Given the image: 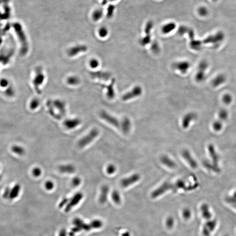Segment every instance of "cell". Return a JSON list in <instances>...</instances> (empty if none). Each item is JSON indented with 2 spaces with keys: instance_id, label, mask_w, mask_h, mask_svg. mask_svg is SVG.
<instances>
[{
  "instance_id": "4fadbf2b",
  "label": "cell",
  "mask_w": 236,
  "mask_h": 236,
  "mask_svg": "<svg viewBox=\"0 0 236 236\" xmlns=\"http://www.w3.org/2000/svg\"><path fill=\"white\" fill-rule=\"evenodd\" d=\"M83 195L81 192H77L72 197L70 200V202L66 207V209L70 210L72 208L77 205L80 201L83 199Z\"/></svg>"
},
{
  "instance_id": "ee69618b",
  "label": "cell",
  "mask_w": 236,
  "mask_h": 236,
  "mask_svg": "<svg viewBox=\"0 0 236 236\" xmlns=\"http://www.w3.org/2000/svg\"><path fill=\"white\" fill-rule=\"evenodd\" d=\"M45 188L48 191H51L54 188V184L52 181H47L44 184Z\"/></svg>"
},
{
  "instance_id": "ab89813d",
  "label": "cell",
  "mask_w": 236,
  "mask_h": 236,
  "mask_svg": "<svg viewBox=\"0 0 236 236\" xmlns=\"http://www.w3.org/2000/svg\"><path fill=\"white\" fill-rule=\"evenodd\" d=\"M175 219L172 216L168 217L166 220V225L169 229H171L174 226Z\"/></svg>"
},
{
  "instance_id": "83f0119b",
  "label": "cell",
  "mask_w": 236,
  "mask_h": 236,
  "mask_svg": "<svg viewBox=\"0 0 236 236\" xmlns=\"http://www.w3.org/2000/svg\"><path fill=\"white\" fill-rule=\"evenodd\" d=\"M218 119L224 122L228 119L229 117V113L227 110L222 109L219 111L218 113Z\"/></svg>"
},
{
  "instance_id": "ba28073f",
  "label": "cell",
  "mask_w": 236,
  "mask_h": 236,
  "mask_svg": "<svg viewBox=\"0 0 236 236\" xmlns=\"http://www.w3.org/2000/svg\"><path fill=\"white\" fill-rule=\"evenodd\" d=\"M190 63L187 61H181L175 62L172 65V68L175 70L179 71L180 72L184 74L186 73L190 68Z\"/></svg>"
},
{
  "instance_id": "c3c4849f",
  "label": "cell",
  "mask_w": 236,
  "mask_h": 236,
  "mask_svg": "<svg viewBox=\"0 0 236 236\" xmlns=\"http://www.w3.org/2000/svg\"><path fill=\"white\" fill-rule=\"evenodd\" d=\"M151 49L152 51L155 53H158L160 51L159 44L156 41L153 42L151 45Z\"/></svg>"
},
{
  "instance_id": "f1b7e54d",
  "label": "cell",
  "mask_w": 236,
  "mask_h": 236,
  "mask_svg": "<svg viewBox=\"0 0 236 236\" xmlns=\"http://www.w3.org/2000/svg\"><path fill=\"white\" fill-rule=\"evenodd\" d=\"M47 106L48 108L49 112L50 114V115L52 116L53 118H56L57 119H60L61 118V116L57 114L55 111V108L52 105V102H47Z\"/></svg>"
},
{
  "instance_id": "b9f144b4",
  "label": "cell",
  "mask_w": 236,
  "mask_h": 236,
  "mask_svg": "<svg viewBox=\"0 0 236 236\" xmlns=\"http://www.w3.org/2000/svg\"><path fill=\"white\" fill-rule=\"evenodd\" d=\"M190 28H188L187 26H180L178 29V33L180 35H183L184 34L187 33L188 30Z\"/></svg>"
},
{
  "instance_id": "681fc988",
  "label": "cell",
  "mask_w": 236,
  "mask_h": 236,
  "mask_svg": "<svg viewBox=\"0 0 236 236\" xmlns=\"http://www.w3.org/2000/svg\"><path fill=\"white\" fill-rule=\"evenodd\" d=\"M89 64H90V67L92 68L95 69L99 67V62L97 59H93L90 61Z\"/></svg>"
},
{
  "instance_id": "f35d334b",
  "label": "cell",
  "mask_w": 236,
  "mask_h": 236,
  "mask_svg": "<svg viewBox=\"0 0 236 236\" xmlns=\"http://www.w3.org/2000/svg\"><path fill=\"white\" fill-rule=\"evenodd\" d=\"M197 12L200 16L204 17V16L207 15L208 13V11L207 9L205 7L202 6L198 8Z\"/></svg>"
},
{
  "instance_id": "4dcf8cb0",
  "label": "cell",
  "mask_w": 236,
  "mask_h": 236,
  "mask_svg": "<svg viewBox=\"0 0 236 236\" xmlns=\"http://www.w3.org/2000/svg\"><path fill=\"white\" fill-rule=\"evenodd\" d=\"M11 150L13 153H16L17 155H24L26 153L25 149L22 146L19 145H14L11 147Z\"/></svg>"
},
{
  "instance_id": "5bb4252c",
  "label": "cell",
  "mask_w": 236,
  "mask_h": 236,
  "mask_svg": "<svg viewBox=\"0 0 236 236\" xmlns=\"http://www.w3.org/2000/svg\"><path fill=\"white\" fill-rule=\"evenodd\" d=\"M52 105L55 109L57 110L61 116H65L66 113V104L61 100H56L52 102Z\"/></svg>"
},
{
  "instance_id": "44dd1931",
  "label": "cell",
  "mask_w": 236,
  "mask_h": 236,
  "mask_svg": "<svg viewBox=\"0 0 236 236\" xmlns=\"http://www.w3.org/2000/svg\"><path fill=\"white\" fill-rule=\"evenodd\" d=\"M21 188V186L19 184H16L12 188H10L8 199L14 200L17 198L20 194Z\"/></svg>"
},
{
  "instance_id": "9a60e30c",
  "label": "cell",
  "mask_w": 236,
  "mask_h": 236,
  "mask_svg": "<svg viewBox=\"0 0 236 236\" xmlns=\"http://www.w3.org/2000/svg\"><path fill=\"white\" fill-rule=\"evenodd\" d=\"M90 75L92 78L99 79L105 81L109 80L111 77V74L110 73L102 71L92 72Z\"/></svg>"
},
{
  "instance_id": "7bdbcfd3",
  "label": "cell",
  "mask_w": 236,
  "mask_h": 236,
  "mask_svg": "<svg viewBox=\"0 0 236 236\" xmlns=\"http://www.w3.org/2000/svg\"><path fill=\"white\" fill-rule=\"evenodd\" d=\"M32 173L35 177H39L42 173V171L39 167H35L32 170Z\"/></svg>"
},
{
  "instance_id": "11a10c76",
  "label": "cell",
  "mask_w": 236,
  "mask_h": 236,
  "mask_svg": "<svg viewBox=\"0 0 236 236\" xmlns=\"http://www.w3.org/2000/svg\"><path fill=\"white\" fill-rule=\"evenodd\" d=\"M213 1H216V0H213Z\"/></svg>"
},
{
  "instance_id": "f907efd6",
  "label": "cell",
  "mask_w": 236,
  "mask_h": 236,
  "mask_svg": "<svg viewBox=\"0 0 236 236\" xmlns=\"http://www.w3.org/2000/svg\"><path fill=\"white\" fill-rule=\"evenodd\" d=\"M8 84V82L6 79H2L0 81V85L2 87H5Z\"/></svg>"
},
{
  "instance_id": "f5cc1de1",
  "label": "cell",
  "mask_w": 236,
  "mask_h": 236,
  "mask_svg": "<svg viewBox=\"0 0 236 236\" xmlns=\"http://www.w3.org/2000/svg\"><path fill=\"white\" fill-rule=\"evenodd\" d=\"M109 1L111 2H117L118 0H109Z\"/></svg>"
},
{
  "instance_id": "7a4b0ae2",
  "label": "cell",
  "mask_w": 236,
  "mask_h": 236,
  "mask_svg": "<svg viewBox=\"0 0 236 236\" xmlns=\"http://www.w3.org/2000/svg\"><path fill=\"white\" fill-rule=\"evenodd\" d=\"M172 190L173 191H177L178 190L176 182L174 183L166 181L162 184L161 186L155 189L151 193L152 198H156L163 195L165 192L168 190Z\"/></svg>"
},
{
  "instance_id": "d4e9b609",
  "label": "cell",
  "mask_w": 236,
  "mask_h": 236,
  "mask_svg": "<svg viewBox=\"0 0 236 236\" xmlns=\"http://www.w3.org/2000/svg\"><path fill=\"white\" fill-rule=\"evenodd\" d=\"M209 149L210 156L211 157V158H212L216 167H218L219 157L218 154L216 153L212 145H210L209 147Z\"/></svg>"
},
{
  "instance_id": "8d00e7d4",
  "label": "cell",
  "mask_w": 236,
  "mask_h": 236,
  "mask_svg": "<svg viewBox=\"0 0 236 236\" xmlns=\"http://www.w3.org/2000/svg\"><path fill=\"white\" fill-rule=\"evenodd\" d=\"M99 36L102 38H105L107 36L109 33V31L106 27H102L100 28L99 30Z\"/></svg>"
},
{
  "instance_id": "5b68a950",
  "label": "cell",
  "mask_w": 236,
  "mask_h": 236,
  "mask_svg": "<svg viewBox=\"0 0 236 236\" xmlns=\"http://www.w3.org/2000/svg\"><path fill=\"white\" fill-rule=\"evenodd\" d=\"M45 78V77L42 72V68L40 67L37 68L36 71V75L33 80V83L35 90L37 92L38 94H40L41 93L40 87L43 83Z\"/></svg>"
},
{
  "instance_id": "8992f818",
  "label": "cell",
  "mask_w": 236,
  "mask_h": 236,
  "mask_svg": "<svg viewBox=\"0 0 236 236\" xmlns=\"http://www.w3.org/2000/svg\"><path fill=\"white\" fill-rule=\"evenodd\" d=\"M143 93L142 88L140 86H136L130 92H127L122 96V100L127 101L137 98L142 95Z\"/></svg>"
},
{
  "instance_id": "52a82bcc",
  "label": "cell",
  "mask_w": 236,
  "mask_h": 236,
  "mask_svg": "<svg viewBox=\"0 0 236 236\" xmlns=\"http://www.w3.org/2000/svg\"><path fill=\"white\" fill-rule=\"evenodd\" d=\"M100 115L101 118L108 122L111 125H112L114 127H117L118 129L120 128L121 123L119 122L118 119L115 117H114L112 115H111L109 113L105 111H102Z\"/></svg>"
},
{
  "instance_id": "e575fe53",
  "label": "cell",
  "mask_w": 236,
  "mask_h": 236,
  "mask_svg": "<svg viewBox=\"0 0 236 236\" xmlns=\"http://www.w3.org/2000/svg\"><path fill=\"white\" fill-rule=\"evenodd\" d=\"M222 101L224 104L226 105L231 104L233 101V97L229 93L224 94L222 97Z\"/></svg>"
},
{
  "instance_id": "e0dca14e",
  "label": "cell",
  "mask_w": 236,
  "mask_h": 236,
  "mask_svg": "<svg viewBox=\"0 0 236 236\" xmlns=\"http://www.w3.org/2000/svg\"><path fill=\"white\" fill-rule=\"evenodd\" d=\"M58 170L62 173L72 174L76 171L75 167L72 164L61 165L58 167Z\"/></svg>"
},
{
  "instance_id": "277c9868",
  "label": "cell",
  "mask_w": 236,
  "mask_h": 236,
  "mask_svg": "<svg viewBox=\"0 0 236 236\" xmlns=\"http://www.w3.org/2000/svg\"><path fill=\"white\" fill-rule=\"evenodd\" d=\"M225 35L223 32H218L214 35H211L203 40V42L206 44H211L215 47L219 46L224 40Z\"/></svg>"
},
{
  "instance_id": "f546056e",
  "label": "cell",
  "mask_w": 236,
  "mask_h": 236,
  "mask_svg": "<svg viewBox=\"0 0 236 236\" xmlns=\"http://www.w3.org/2000/svg\"><path fill=\"white\" fill-rule=\"evenodd\" d=\"M206 76L205 71L198 70L195 75V79L197 82L200 83L206 79Z\"/></svg>"
},
{
  "instance_id": "d6986e66",
  "label": "cell",
  "mask_w": 236,
  "mask_h": 236,
  "mask_svg": "<svg viewBox=\"0 0 236 236\" xmlns=\"http://www.w3.org/2000/svg\"><path fill=\"white\" fill-rule=\"evenodd\" d=\"M115 83V79L114 78L112 79L111 80V82L109 85H105L101 84V86L106 88L107 90V97L109 99H113L115 96V92L114 86Z\"/></svg>"
},
{
  "instance_id": "3957f363",
  "label": "cell",
  "mask_w": 236,
  "mask_h": 236,
  "mask_svg": "<svg viewBox=\"0 0 236 236\" xmlns=\"http://www.w3.org/2000/svg\"><path fill=\"white\" fill-rule=\"evenodd\" d=\"M99 134V131L97 128L92 129L86 135L79 140L77 146L79 148H83L94 140Z\"/></svg>"
},
{
  "instance_id": "ac0fdd59",
  "label": "cell",
  "mask_w": 236,
  "mask_h": 236,
  "mask_svg": "<svg viewBox=\"0 0 236 236\" xmlns=\"http://www.w3.org/2000/svg\"><path fill=\"white\" fill-rule=\"evenodd\" d=\"M176 28L177 25L175 22H168L162 26L161 32L164 34H168L175 30Z\"/></svg>"
},
{
  "instance_id": "60d3db41",
  "label": "cell",
  "mask_w": 236,
  "mask_h": 236,
  "mask_svg": "<svg viewBox=\"0 0 236 236\" xmlns=\"http://www.w3.org/2000/svg\"><path fill=\"white\" fill-rule=\"evenodd\" d=\"M116 171V168L113 164H110L106 168V172L108 174L112 175Z\"/></svg>"
},
{
  "instance_id": "4316f807",
  "label": "cell",
  "mask_w": 236,
  "mask_h": 236,
  "mask_svg": "<svg viewBox=\"0 0 236 236\" xmlns=\"http://www.w3.org/2000/svg\"><path fill=\"white\" fill-rule=\"evenodd\" d=\"M223 122L219 119L215 120L212 125V127L213 131L216 132H219L222 131L223 127Z\"/></svg>"
},
{
  "instance_id": "603a6c76",
  "label": "cell",
  "mask_w": 236,
  "mask_h": 236,
  "mask_svg": "<svg viewBox=\"0 0 236 236\" xmlns=\"http://www.w3.org/2000/svg\"><path fill=\"white\" fill-rule=\"evenodd\" d=\"M109 192V187L108 185H104L101 188L100 195L99 200L101 203H104L107 200Z\"/></svg>"
},
{
  "instance_id": "2e32d148",
  "label": "cell",
  "mask_w": 236,
  "mask_h": 236,
  "mask_svg": "<svg viewBox=\"0 0 236 236\" xmlns=\"http://www.w3.org/2000/svg\"><path fill=\"white\" fill-rule=\"evenodd\" d=\"M197 115L194 112H189L186 114L182 118V126L184 129H187L190 123L197 118Z\"/></svg>"
},
{
  "instance_id": "d590c367",
  "label": "cell",
  "mask_w": 236,
  "mask_h": 236,
  "mask_svg": "<svg viewBox=\"0 0 236 236\" xmlns=\"http://www.w3.org/2000/svg\"><path fill=\"white\" fill-rule=\"evenodd\" d=\"M209 68L208 62L205 60L201 61L198 66V70L206 72Z\"/></svg>"
},
{
  "instance_id": "9f6ffc18",
  "label": "cell",
  "mask_w": 236,
  "mask_h": 236,
  "mask_svg": "<svg viewBox=\"0 0 236 236\" xmlns=\"http://www.w3.org/2000/svg\"><path fill=\"white\" fill-rule=\"evenodd\" d=\"M157 1H160V0H157Z\"/></svg>"
},
{
  "instance_id": "7402d4cb",
  "label": "cell",
  "mask_w": 236,
  "mask_h": 236,
  "mask_svg": "<svg viewBox=\"0 0 236 236\" xmlns=\"http://www.w3.org/2000/svg\"><path fill=\"white\" fill-rule=\"evenodd\" d=\"M131 128V122L129 118L125 117L121 121L120 129L124 134H127L130 132Z\"/></svg>"
},
{
  "instance_id": "db71d44e",
  "label": "cell",
  "mask_w": 236,
  "mask_h": 236,
  "mask_svg": "<svg viewBox=\"0 0 236 236\" xmlns=\"http://www.w3.org/2000/svg\"><path fill=\"white\" fill-rule=\"evenodd\" d=\"M2 176L1 175H0V181H1V180H2Z\"/></svg>"
},
{
  "instance_id": "9c48e42d",
  "label": "cell",
  "mask_w": 236,
  "mask_h": 236,
  "mask_svg": "<svg viewBox=\"0 0 236 236\" xmlns=\"http://www.w3.org/2000/svg\"><path fill=\"white\" fill-rule=\"evenodd\" d=\"M140 178V176L138 174H134L130 176L129 177L122 179L120 182V185L122 188H127L138 181Z\"/></svg>"
},
{
  "instance_id": "30bf717a",
  "label": "cell",
  "mask_w": 236,
  "mask_h": 236,
  "mask_svg": "<svg viewBox=\"0 0 236 236\" xmlns=\"http://www.w3.org/2000/svg\"><path fill=\"white\" fill-rule=\"evenodd\" d=\"M87 50V47L85 45H78L69 49L68 51V54L70 57H73L81 52H86Z\"/></svg>"
},
{
  "instance_id": "d6a6232c",
  "label": "cell",
  "mask_w": 236,
  "mask_h": 236,
  "mask_svg": "<svg viewBox=\"0 0 236 236\" xmlns=\"http://www.w3.org/2000/svg\"><path fill=\"white\" fill-rule=\"evenodd\" d=\"M103 16V11L101 9L96 10L94 11L92 14V18L95 21H98L100 20Z\"/></svg>"
},
{
  "instance_id": "ffe728a7",
  "label": "cell",
  "mask_w": 236,
  "mask_h": 236,
  "mask_svg": "<svg viewBox=\"0 0 236 236\" xmlns=\"http://www.w3.org/2000/svg\"><path fill=\"white\" fill-rule=\"evenodd\" d=\"M226 80H227V78H226V75L223 74H220L217 75L212 80V84L213 87H217L225 83L226 82Z\"/></svg>"
},
{
  "instance_id": "cb8c5ba5",
  "label": "cell",
  "mask_w": 236,
  "mask_h": 236,
  "mask_svg": "<svg viewBox=\"0 0 236 236\" xmlns=\"http://www.w3.org/2000/svg\"><path fill=\"white\" fill-rule=\"evenodd\" d=\"M161 162L165 165L170 168H175L176 167V165L173 161L168 156L164 155L161 158Z\"/></svg>"
},
{
  "instance_id": "1f68e13d",
  "label": "cell",
  "mask_w": 236,
  "mask_h": 236,
  "mask_svg": "<svg viewBox=\"0 0 236 236\" xmlns=\"http://www.w3.org/2000/svg\"><path fill=\"white\" fill-rule=\"evenodd\" d=\"M112 199L113 202L116 204H119L121 202V198L120 194L117 190H114L112 193Z\"/></svg>"
},
{
  "instance_id": "6da1fadb",
  "label": "cell",
  "mask_w": 236,
  "mask_h": 236,
  "mask_svg": "<svg viewBox=\"0 0 236 236\" xmlns=\"http://www.w3.org/2000/svg\"><path fill=\"white\" fill-rule=\"evenodd\" d=\"M21 45V53L22 55H26L29 50V44L26 33L23 30L22 25L18 22H15L13 26Z\"/></svg>"
},
{
  "instance_id": "bcb514c9",
  "label": "cell",
  "mask_w": 236,
  "mask_h": 236,
  "mask_svg": "<svg viewBox=\"0 0 236 236\" xmlns=\"http://www.w3.org/2000/svg\"><path fill=\"white\" fill-rule=\"evenodd\" d=\"M81 182V180L79 177L76 176L72 180V185L74 187H77Z\"/></svg>"
},
{
  "instance_id": "816d5d0a",
  "label": "cell",
  "mask_w": 236,
  "mask_h": 236,
  "mask_svg": "<svg viewBox=\"0 0 236 236\" xmlns=\"http://www.w3.org/2000/svg\"><path fill=\"white\" fill-rule=\"evenodd\" d=\"M122 236H131V234L129 231H125L122 233Z\"/></svg>"
},
{
  "instance_id": "484cf974",
  "label": "cell",
  "mask_w": 236,
  "mask_h": 236,
  "mask_svg": "<svg viewBox=\"0 0 236 236\" xmlns=\"http://www.w3.org/2000/svg\"><path fill=\"white\" fill-rule=\"evenodd\" d=\"M203 42L200 40L194 39L192 40H190V47L194 50H199L202 48Z\"/></svg>"
},
{
  "instance_id": "7dc6e473",
  "label": "cell",
  "mask_w": 236,
  "mask_h": 236,
  "mask_svg": "<svg viewBox=\"0 0 236 236\" xmlns=\"http://www.w3.org/2000/svg\"><path fill=\"white\" fill-rule=\"evenodd\" d=\"M92 223V227L95 229H99L103 226V223L100 220L96 219L93 221Z\"/></svg>"
},
{
  "instance_id": "f6af8a7d",
  "label": "cell",
  "mask_w": 236,
  "mask_h": 236,
  "mask_svg": "<svg viewBox=\"0 0 236 236\" xmlns=\"http://www.w3.org/2000/svg\"><path fill=\"white\" fill-rule=\"evenodd\" d=\"M182 216L184 219H188L191 217V212L188 208H185L183 209L182 212Z\"/></svg>"
},
{
  "instance_id": "7c38bea8",
  "label": "cell",
  "mask_w": 236,
  "mask_h": 236,
  "mask_svg": "<svg viewBox=\"0 0 236 236\" xmlns=\"http://www.w3.org/2000/svg\"><path fill=\"white\" fill-rule=\"evenodd\" d=\"M81 123V121L80 118H74L66 119L64 121L63 124L68 130H73L78 127Z\"/></svg>"
},
{
  "instance_id": "8fae6325",
  "label": "cell",
  "mask_w": 236,
  "mask_h": 236,
  "mask_svg": "<svg viewBox=\"0 0 236 236\" xmlns=\"http://www.w3.org/2000/svg\"><path fill=\"white\" fill-rule=\"evenodd\" d=\"M182 157L184 160L187 162L188 165L193 169L197 168L198 167V164L196 160L192 157L191 153L188 149H184L181 153Z\"/></svg>"
},
{
  "instance_id": "74e56055",
  "label": "cell",
  "mask_w": 236,
  "mask_h": 236,
  "mask_svg": "<svg viewBox=\"0 0 236 236\" xmlns=\"http://www.w3.org/2000/svg\"><path fill=\"white\" fill-rule=\"evenodd\" d=\"M40 104V101L38 99H34L31 101L30 104V108L31 109L34 110L38 107Z\"/></svg>"
},
{
  "instance_id": "836d02e7",
  "label": "cell",
  "mask_w": 236,
  "mask_h": 236,
  "mask_svg": "<svg viewBox=\"0 0 236 236\" xmlns=\"http://www.w3.org/2000/svg\"><path fill=\"white\" fill-rule=\"evenodd\" d=\"M67 83L71 85H76L80 82V80L76 76H71L67 79Z\"/></svg>"
}]
</instances>
